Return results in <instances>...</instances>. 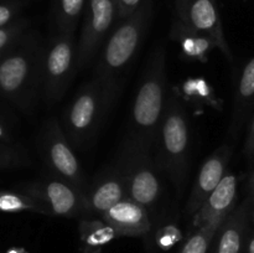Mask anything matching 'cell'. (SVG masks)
<instances>
[{"label":"cell","instance_id":"1","mask_svg":"<svg viewBox=\"0 0 254 253\" xmlns=\"http://www.w3.org/2000/svg\"><path fill=\"white\" fill-rule=\"evenodd\" d=\"M153 17V0H146L135 12L117 22L101 50L93 78L101 83L113 107L124 74L135 59Z\"/></svg>","mask_w":254,"mask_h":253},{"label":"cell","instance_id":"2","mask_svg":"<svg viewBox=\"0 0 254 253\" xmlns=\"http://www.w3.org/2000/svg\"><path fill=\"white\" fill-rule=\"evenodd\" d=\"M45 42L30 29L0 59V98L25 114H31L41 98Z\"/></svg>","mask_w":254,"mask_h":253},{"label":"cell","instance_id":"3","mask_svg":"<svg viewBox=\"0 0 254 253\" xmlns=\"http://www.w3.org/2000/svg\"><path fill=\"white\" fill-rule=\"evenodd\" d=\"M154 150L158 170L169 179L178 197H181L190 169V124L185 102L176 88L169 93Z\"/></svg>","mask_w":254,"mask_h":253},{"label":"cell","instance_id":"4","mask_svg":"<svg viewBox=\"0 0 254 253\" xmlns=\"http://www.w3.org/2000/svg\"><path fill=\"white\" fill-rule=\"evenodd\" d=\"M166 49L159 42L151 51L131 107L128 135L141 139L154 148L156 134L168 102Z\"/></svg>","mask_w":254,"mask_h":253},{"label":"cell","instance_id":"5","mask_svg":"<svg viewBox=\"0 0 254 253\" xmlns=\"http://www.w3.org/2000/svg\"><path fill=\"white\" fill-rule=\"evenodd\" d=\"M112 109L101 83L92 78L64 107L61 123L64 134L76 150L91 145Z\"/></svg>","mask_w":254,"mask_h":253},{"label":"cell","instance_id":"6","mask_svg":"<svg viewBox=\"0 0 254 253\" xmlns=\"http://www.w3.org/2000/svg\"><path fill=\"white\" fill-rule=\"evenodd\" d=\"M153 151L151 144L128 134L118 150L123 163L128 197L145 206L151 213L156 211L163 192Z\"/></svg>","mask_w":254,"mask_h":253},{"label":"cell","instance_id":"7","mask_svg":"<svg viewBox=\"0 0 254 253\" xmlns=\"http://www.w3.org/2000/svg\"><path fill=\"white\" fill-rule=\"evenodd\" d=\"M77 69V42L73 32L54 31L45 42L41 98L52 106L64 98Z\"/></svg>","mask_w":254,"mask_h":253},{"label":"cell","instance_id":"8","mask_svg":"<svg viewBox=\"0 0 254 253\" xmlns=\"http://www.w3.org/2000/svg\"><path fill=\"white\" fill-rule=\"evenodd\" d=\"M37 148L49 173L64 179L84 193L89 180L59 119L45 121L37 136Z\"/></svg>","mask_w":254,"mask_h":253},{"label":"cell","instance_id":"9","mask_svg":"<svg viewBox=\"0 0 254 253\" xmlns=\"http://www.w3.org/2000/svg\"><path fill=\"white\" fill-rule=\"evenodd\" d=\"M17 191L26 193L44 203L50 216L64 218L91 217L84 193L64 179L54 174L24 183L17 186Z\"/></svg>","mask_w":254,"mask_h":253},{"label":"cell","instance_id":"10","mask_svg":"<svg viewBox=\"0 0 254 253\" xmlns=\"http://www.w3.org/2000/svg\"><path fill=\"white\" fill-rule=\"evenodd\" d=\"M119 20L117 0H87L83 24L77 40V69L82 71L102 50Z\"/></svg>","mask_w":254,"mask_h":253},{"label":"cell","instance_id":"11","mask_svg":"<svg viewBox=\"0 0 254 253\" xmlns=\"http://www.w3.org/2000/svg\"><path fill=\"white\" fill-rule=\"evenodd\" d=\"M128 197L124 168L119 154L108 164L103 166L84 191L87 207L91 217H101L107 210L123 198Z\"/></svg>","mask_w":254,"mask_h":253},{"label":"cell","instance_id":"12","mask_svg":"<svg viewBox=\"0 0 254 253\" xmlns=\"http://www.w3.org/2000/svg\"><path fill=\"white\" fill-rule=\"evenodd\" d=\"M174 6L176 19L190 29L210 36L215 42L216 49L220 50L228 61H233L216 0H175Z\"/></svg>","mask_w":254,"mask_h":253},{"label":"cell","instance_id":"13","mask_svg":"<svg viewBox=\"0 0 254 253\" xmlns=\"http://www.w3.org/2000/svg\"><path fill=\"white\" fill-rule=\"evenodd\" d=\"M232 145L222 144L203 161L189 193L188 202L185 206L186 215L193 217L211 192L223 180L226 174L228 173V165L232 158Z\"/></svg>","mask_w":254,"mask_h":253},{"label":"cell","instance_id":"14","mask_svg":"<svg viewBox=\"0 0 254 253\" xmlns=\"http://www.w3.org/2000/svg\"><path fill=\"white\" fill-rule=\"evenodd\" d=\"M154 216L141 203L126 197L107 210L101 218L116 230L119 237H143L151 232Z\"/></svg>","mask_w":254,"mask_h":253},{"label":"cell","instance_id":"15","mask_svg":"<svg viewBox=\"0 0 254 253\" xmlns=\"http://www.w3.org/2000/svg\"><path fill=\"white\" fill-rule=\"evenodd\" d=\"M238 179L228 171L217 188L211 192L192 217L193 231L208 225L218 218L227 217L237 206Z\"/></svg>","mask_w":254,"mask_h":253},{"label":"cell","instance_id":"16","mask_svg":"<svg viewBox=\"0 0 254 253\" xmlns=\"http://www.w3.org/2000/svg\"><path fill=\"white\" fill-rule=\"evenodd\" d=\"M252 200L248 196L226 217L215 237L213 253H242L246 245Z\"/></svg>","mask_w":254,"mask_h":253},{"label":"cell","instance_id":"17","mask_svg":"<svg viewBox=\"0 0 254 253\" xmlns=\"http://www.w3.org/2000/svg\"><path fill=\"white\" fill-rule=\"evenodd\" d=\"M170 39L179 45L184 59L193 62L208 61V55L216 49L213 40L207 35L190 29L179 19L174 20L170 29Z\"/></svg>","mask_w":254,"mask_h":253},{"label":"cell","instance_id":"18","mask_svg":"<svg viewBox=\"0 0 254 253\" xmlns=\"http://www.w3.org/2000/svg\"><path fill=\"white\" fill-rule=\"evenodd\" d=\"M254 102V57L247 62L243 68L236 87L233 101L232 118L230 123L228 136L236 138L248 116L251 106Z\"/></svg>","mask_w":254,"mask_h":253},{"label":"cell","instance_id":"19","mask_svg":"<svg viewBox=\"0 0 254 253\" xmlns=\"http://www.w3.org/2000/svg\"><path fill=\"white\" fill-rule=\"evenodd\" d=\"M81 253H102L103 248L119 237L116 230L101 217H84L78 222Z\"/></svg>","mask_w":254,"mask_h":253},{"label":"cell","instance_id":"20","mask_svg":"<svg viewBox=\"0 0 254 253\" xmlns=\"http://www.w3.org/2000/svg\"><path fill=\"white\" fill-rule=\"evenodd\" d=\"M176 89L185 104H191L195 109L211 108L217 112L223 109L222 99L216 94L215 88L203 77H189Z\"/></svg>","mask_w":254,"mask_h":253},{"label":"cell","instance_id":"21","mask_svg":"<svg viewBox=\"0 0 254 253\" xmlns=\"http://www.w3.org/2000/svg\"><path fill=\"white\" fill-rule=\"evenodd\" d=\"M86 5L87 0H54L52 22L55 31L74 34Z\"/></svg>","mask_w":254,"mask_h":253},{"label":"cell","instance_id":"22","mask_svg":"<svg viewBox=\"0 0 254 253\" xmlns=\"http://www.w3.org/2000/svg\"><path fill=\"white\" fill-rule=\"evenodd\" d=\"M0 212H34L50 216L49 210L44 203L21 191L0 190Z\"/></svg>","mask_w":254,"mask_h":253},{"label":"cell","instance_id":"23","mask_svg":"<svg viewBox=\"0 0 254 253\" xmlns=\"http://www.w3.org/2000/svg\"><path fill=\"white\" fill-rule=\"evenodd\" d=\"M225 220L226 217L218 218L193 231V233L188 238L179 253H207L208 248L215 240L218 228Z\"/></svg>","mask_w":254,"mask_h":253},{"label":"cell","instance_id":"24","mask_svg":"<svg viewBox=\"0 0 254 253\" xmlns=\"http://www.w3.org/2000/svg\"><path fill=\"white\" fill-rule=\"evenodd\" d=\"M31 164V158L26 149L17 144L0 141V170L26 168Z\"/></svg>","mask_w":254,"mask_h":253},{"label":"cell","instance_id":"25","mask_svg":"<svg viewBox=\"0 0 254 253\" xmlns=\"http://www.w3.org/2000/svg\"><path fill=\"white\" fill-rule=\"evenodd\" d=\"M30 30V21L27 19H16L7 26L0 29V59L4 57L21 37Z\"/></svg>","mask_w":254,"mask_h":253},{"label":"cell","instance_id":"26","mask_svg":"<svg viewBox=\"0 0 254 253\" xmlns=\"http://www.w3.org/2000/svg\"><path fill=\"white\" fill-rule=\"evenodd\" d=\"M16 124L9 112L0 108V141L6 144H15Z\"/></svg>","mask_w":254,"mask_h":253},{"label":"cell","instance_id":"27","mask_svg":"<svg viewBox=\"0 0 254 253\" xmlns=\"http://www.w3.org/2000/svg\"><path fill=\"white\" fill-rule=\"evenodd\" d=\"M21 7V1H9L0 4V29L14 22L17 19Z\"/></svg>","mask_w":254,"mask_h":253},{"label":"cell","instance_id":"28","mask_svg":"<svg viewBox=\"0 0 254 253\" xmlns=\"http://www.w3.org/2000/svg\"><path fill=\"white\" fill-rule=\"evenodd\" d=\"M146 0H117L118 2V12H119V20L126 19L129 15L135 12L141 5L145 2Z\"/></svg>","mask_w":254,"mask_h":253},{"label":"cell","instance_id":"29","mask_svg":"<svg viewBox=\"0 0 254 253\" xmlns=\"http://www.w3.org/2000/svg\"><path fill=\"white\" fill-rule=\"evenodd\" d=\"M245 154L247 158H254V118L251 123L250 130H248L247 140L245 145Z\"/></svg>","mask_w":254,"mask_h":253},{"label":"cell","instance_id":"30","mask_svg":"<svg viewBox=\"0 0 254 253\" xmlns=\"http://www.w3.org/2000/svg\"><path fill=\"white\" fill-rule=\"evenodd\" d=\"M245 247L247 253H254V232H251L247 235Z\"/></svg>","mask_w":254,"mask_h":253},{"label":"cell","instance_id":"31","mask_svg":"<svg viewBox=\"0 0 254 253\" xmlns=\"http://www.w3.org/2000/svg\"><path fill=\"white\" fill-rule=\"evenodd\" d=\"M247 189H248V192H250V195H253L254 193V170H253V173L250 175V178H248Z\"/></svg>","mask_w":254,"mask_h":253},{"label":"cell","instance_id":"32","mask_svg":"<svg viewBox=\"0 0 254 253\" xmlns=\"http://www.w3.org/2000/svg\"><path fill=\"white\" fill-rule=\"evenodd\" d=\"M251 200H252V205H251V218H252V221L254 223V200L252 198V196H251Z\"/></svg>","mask_w":254,"mask_h":253},{"label":"cell","instance_id":"33","mask_svg":"<svg viewBox=\"0 0 254 253\" xmlns=\"http://www.w3.org/2000/svg\"><path fill=\"white\" fill-rule=\"evenodd\" d=\"M251 196H252V198L254 200V193H253V195H251Z\"/></svg>","mask_w":254,"mask_h":253}]
</instances>
